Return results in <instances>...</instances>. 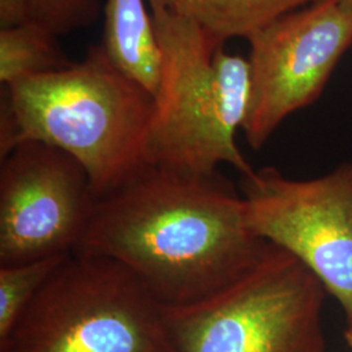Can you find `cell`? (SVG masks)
<instances>
[{
  "instance_id": "2e32d148",
  "label": "cell",
  "mask_w": 352,
  "mask_h": 352,
  "mask_svg": "<svg viewBox=\"0 0 352 352\" xmlns=\"http://www.w3.org/2000/svg\"><path fill=\"white\" fill-rule=\"evenodd\" d=\"M344 338L352 352V318L346 320V330H344Z\"/></svg>"
},
{
  "instance_id": "8fae6325",
  "label": "cell",
  "mask_w": 352,
  "mask_h": 352,
  "mask_svg": "<svg viewBox=\"0 0 352 352\" xmlns=\"http://www.w3.org/2000/svg\"><path fill=\"white\" fill-rule=\"evenodd\" d=\"M55 34L29 20L0 28V81L10 87L19 81L47 75L72 65Z\"/></svg>"
},
{
  "instance_id": "52a82bcc",
  "label": "cell",
  "mask_w": 352,
  "mask_h": 352,
  "mask_svg": "<svg viewBox=\"0 0 352 352\" xmlns=\"http://www.w3.org/2000/svg\"><path fill=\"white\" fill-rule=\"evenodd\" d=\"M248 41L251 102L241 129L260 151L286 118L318 100L352 45V13L340 0H321L279 17Z\"/></svg>"
},
{
  "instance_id": "4fadbf2b",
  "label": "cell",
  "mask_w": 352,
  "mask_h": 352,
  "mask_svg": "<svg viewBox=\"0 0 352 352\" xmlns=\"http://www.w3.org/2000/svg\"><path fill=\"white\" fill-rule=\"evenodd\" d=\"M101 0H28V20L52 34H67L96 20Z\"/></svg>"
},
{
  "instance_id": "3957f363",
  "label": "cell",
  "mask_w": 352,
  "mask_h": 352,
  "mask_svg": "<svg viewBox=\"0 0 352 352\" xmlns=\"http://www.w3.org/2000/svg\"><path fill=\"white\" fill-rule=\"evenodd\" d=\"M164 71L148 140V164L210 174L251 164L236 145L251 102V64L223 50L200 24L174 8H153Z\"/></svg>"
},
{
  "instance_id": "6da1fadb",
  "label": "cell",
  "mask_w": 352,
  "mask_h": 352,
  "mask_svg": "<svg viewBox=\"0 0 352 352\" xmlns=\"http://www.w3.org/2000/svg\"><path fill=\"white\" fill-rule=\"evenodd\" d=\"M269 245L248 225L241 192L219 171L148 164L97 201L74 253L123 265L162 305L175 307L235 283Z\"/></svg>"
},
{
  "instance_id": "7c38bea8",
  "label": "cell",
  "mask_w": 352,
  "mask_h": 352,
  "mask_svg": "<svg viewBox=\"0 0 352 352\" xmlns=\"http://www.w3.org/2000/svg\"><path fill=\"white\" fill-rule=\"evenodd\" d=\"M68 256L0 266V342L7 338L28 305Z\"/></svg>"
},
{
  "instance_id": "ba28073f",
  "label": "cell",
  "mask_w": 352,
  "mask_h": 352,
  "mask_svg": "<svg viewBox=\"0 0 352 352\" xmlns=\"http://www.w3.org/2000/svg\"><path fill=\"white\" fill-rule=\"evenodd\" d=\"M97 201L69 154L36 141L17 145L0 166V266L74 253Z\"/></svg>"
},
{
  "instance_id": "277c9868",
  "label": "cell",
  "mask_w": 352,
  "mask_h": 352,
  "mask_svg": "<svg viewBox=\"0 0 352 352\" xmlns=\"http://www.w3.org/2000/svg\"><path fill=\"white\" fill-rule=\"evenodd\" d=\"M0 352H180L158 302L123 265L69 254Z\"/></svg>"
},
{
  "instance_id": "e0dca14e",
  "label": "cell",
  "mask_w": 352,
  "mask_h": 352,
  "mask_svg": "<svg viewBox=\"0 0 352 352\" xmlns=\"http://www.w3.org/2000/svg\"><path fill=\"white\" fill-rule=\"evenodd\" d=\"M340 6L352 13V0H340Z\"/></svg>"
},
{
  "instance_id": "5bb4252c",
  "label": "cell",
  "mask_w": 352,
  "mask_h": 352,
  "mask_svg": "<svg viewBox=\"0 0 352 352\" xmlns=\"http://www.w3.org/2000/svg\"><path fill=\"white\" fill-rule=\"evenodd\" d=\"M28 20V0H0V26L19 25Z\"/></svg>"
},
{
  "instance_id": "5b68a950",
  "label": "cell",
  "mask_w": 352,
  "mask_h": 352,
  "mask_svg": "<svg viewBox=\"0 0 352 352\" xmlns=\"http://www.w3.org/2000/svg\"><path fill=\"white\" fill-rule=\"evenodd\" d=\"M327 294L309 269L270 244L235 283L200 302L164 305V315L180 352H327Z\"/></svg>"
},
{
  "instance_id": "8992f818",
  "label": "cell",
  "mask_w": 352,
  "mask_h": 352,
  "mask_svg": "<svg viewBox=\"0 0 352 352\" xmlns=\"http://www.w3.org/2000/svg\"><path fill=\"white\" fill-rule=\"evenodd\" d=\"M240 192L252 231L309 269L352 318V161L307 180L253 168Z\"/></svg>"
},
{
  "instance_id": "30bf717a",
  "label": "cell",
  "mask_w": 352,
  "mask_h": 352,
  "mask_svg": "<svg viewBox=\"0 0 352 352\" xmlns=\"http://www.w3.org/2000/svg\"><path fill=\"white\" fill-rule=\"evenodd\" d=\"M321 0H182L174 8L196 21L219 43L251 37L279 17Z\"/></svg>"
},
{
  "instance_id": "9c48e42d",
  "label": "cell",
  "mask_w": 352,
  "mask_h": 352,
  "mask_svg": "<svg viewBox=\"0 0 352 352\" xmlns=\"http://www.w3.org/2000/svg\"><path fill=\"white\" fill-rule=\"evenodd\" d=\"M113 67L128 80L157 97L164 52L145 0H106L101 45Z\"/></svg>"
},
{
  "instance_id": "9a60e30c",
  "label": "cell",
  "mask_w": 352,
  "mask_h": 352,
  "mask_svg": "<svg viewBox=\"0 0 352 352\" xmlns=\"http://www.w3.org/2000/svg\"><path fill=\"white\" fill-rule=\"evenodd\" d=\"M153 8H176L182 0H149Z\"/></svg>"
},
{
  "instance_id": "7a4b0ae2",
  "label": "cell",
  "mask_w": 352,
  "mask_h": 352,
  "mask_svg": "<svg viewBox=\"0 0 352 352\" xmlns=\"http://www.w3.org/2000/svg\"><path fill=\"white\" fill-rule=\"evenodd\" d=\"M154 109L151 94L93 46L80 63L6 87L0 158L29 141L55 146L82 166L100 200L148 164Z\"/></svg>"
}]
</instances>
